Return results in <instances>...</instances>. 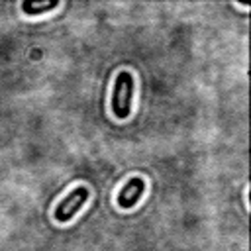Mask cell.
<instances>
[{
    "label": "cell",
    "mask_w": 251,
    "mask_h": 251,
    "mask_svg": "<svg viewBox=\"0 0 251 251\" xmlns=\"http://www.w3.org/2000/svg\"><path fill=\"white\" fill-rule=\"evenodd\" d=\"M131 98H133V76L127 71H122L116 76L114 92H112V112L116 118H127L131 112Z\"/></svg>",
    "instance_id": "6da1fadb"
},
{
    "label": "cell",
    "mask_w": 251,
    "mask_h": 251,
    "mask_svg": "<svg viewBox=\"0 0 251 251\" xmlns=\"http://www.w3.org/2000/svg\"><path fill=\"white\" fill-rule=\"evenodd\" d=\"M88 200V188L86 186H76L73 188L55 208V220L65 224L69 220L75 218V214L84 206V202Z\"/></svg>",
    "instance_id": "7a4b0ae2"
},
{
    "label": "cell",
    "mask_w": 251,
    "mask_h": 251,
    "mask_svg": "<svg viewBox=\"0 0 251 251\" xmlns=\"http://www.w3.org/2000/svg\"><path fill=\"white\" fill-rule=\"evenodd\" d=\"M145 190V182L139 178V176H133L129 178L122 188H120V194H118V206L127 210V208H133L137 204V200L141 198Z\"/></svg>",
    "instance_id": "3957f363"
},
{
    "label": "cell",
    "mask_w": 251,
    "mask_h": 251,
    "mask_svg": "<svg viewBox=\"0 0 251 251\" xmlns=\"http://www.w3.org/2000/svg\"><path fill=\"white\" fill-rule=\"evenodd\" d=\"M59 2L57 0H51V2H35V0H25L22 2V10L27 14V16H37V14H43V12H49L53 8H57Z\"/></svg>",
    "instance_id": "277c9868"
}]
</instances>
